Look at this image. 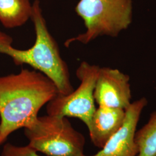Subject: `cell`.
<instances>
[{
	"instance_id": "obj_1",
	"label": "cell",
	"mask_w": 156,
	"mask_h": 156,
	"mask_svg": "<svg viewBox=\"0 0 156 156\" xmlns=\"http://www.w3.org/2000/svg\"><path fill=\"white\" fill-rule=\"evenodd\" d=\"M57 94L54 83L36 70L0 76V146L14 131L31 126Z\"/></svg>"
},
{
	"instance_id": "obj_2",
	"label": "cell",
	"mask_w": 156,
	"mask_h": 156,
	"mask_svg": "<svg viewBox=\"0 0 156 156\" xmlns=\"http://www.w3.org/2000/svg\"><path fill=\"white\" fill-rule=\"evenodd\" d=\"M31 19L36 35L33 46L26 50L16 49L12 45L11 37L0 31V53L9 56L17 66L27 64L44 73L55 84L58 94H69L73 88L68 68L48 28L39 0L33 3Z\"/></svg>"
},
{
	"instance_id": "obj_3",
	"label": "cell",
	"mask_w": 156,
	"mask_h": 156,
	"mask_svg": "<svg viewBox=\"0 0 156 156\" xmlns=\"http://www.w3.org/2000/svg\"><path fill=\"white\" fill-rule=\"evenodd\" d=\"M75 12L83 20L86 31L67 40V47L74 42L88 44L101 37H118L133 22V0H80Z\"/></svg>"
},
{
	"instance_id": "obj_4",
	"label": "cell",
	"mask_w": 156,
	"mask_h": 156,
	"mask_svg": "<svg viewBox=\"0 0 156 156\" xmlns=\"http://www.w3.org/2000/svg\"><path fill=\"white\" fill-rule=\"evenodd\" d=\"M24 134L30 146L48 156L84 155V136L67 117L38 116L31 126L24 128Z\"/></svg>"
},
{
	"instance_id": "obj_5",
	"label": "cell",
	"mask_w": 156,
	"mask_h": 156,
	"mask_svg": "<svg viewBox=\"0 0 156 156\" xmlns=\"http://www.w3.org/2000/svg\"><path fill=\"white\" fill-rule=\"evenodd\" d=\"M100 67L82 62L76 71L80 82L77 89L67 95L57 94L47 104L48 115L73 117L88 127L96 110L94 91Z\"/></svg>"
},
{
	"instance_id": "obj_6",
	"label": "cell",
	"mask_w": 156,
	"mask_h": 156,
	"mask_svg": "<svg viewBox=\"0 0 156 156\" xmlns=\"http://www.w3.org/2000/svg\"><path fill=\"white\" fill-rule=\"evenodd\" d=\"M130 78L120 70L100 67L94 91L99 106L126 109L131 103Z\"/></svg>"
},
{
	"instance_id": "obj_7",
	"label": "cell",
	"mask_w": 156,
	"mask_h": 156,
	"mask_svg": "<svg viewBox=\"0 0 156 156\" xmlns=\"http://www.w3.org/2000/svg\"><path fill=\"white\" fill-rule=\"evenodd\" d=\"M147 100L142 97L131 102L125 109L126 117L123 126L101 151L92 156H138V149L135 141V135L140 116Z\"/></svg>"
},
{
	"instance_id": "obj_8",
	"label": "cell",
	"mask_w": 156,
	"mask_h": 156,
	"mask_svg": "<svg viewBox=\"0 0 156 156\" xmlns=\"http://www.w3.org/2000/svg\"><path fill=\"white\" fill-rule=\"evenodd\" d=\"M125 109L98 106L96 108L88 126L90 140L97 147L102 149L123 126Z\"/></svg>"
},
{
	"instance_id": "obj_9",
	"label": "cell",
	"mask_w": 156,
	"mask_h": 156,
	"mask_svg": "<svg viewBox=\"0 0 156 156\" xmlns=\"http://www.w3.org/2000/svg\"><path fill=\"white\" fill-rule=\"evenodd\" d=\"M30 0H0V22L6 28L20 27L31 18Z\"/></svg>"
},
{
	"instance_id": "obj_10",
	"label": "cell",
	"mask_w": 156,
	"mask_h": 156,
	"mask_svg": "<svg viewBox=\"0 0 156 156\" xmlns=\"http://www.w3.org/2000/svg\"><path fill=\"white\" fill-rule=\"evenodd\" d=\"M135 141L138 146V156H156V110L142 127L136 131Z\"/></svg>"
},
{
	"instance_id": "obj_11",
	"label": "cell",
	"mask_w": 156,
	"mask_h": 156,
	"mask_svg": "<svg viewBox=\"0 0 156 156\" xmlns=\"http://www.w3.org/2000/svg\"><path fill=\"white\" fill-rule=\"evenodd\" d=\"M37 152L28 145L16 146L6 143L2 148L0 156H41Z\"/></svg>"
}]
</instances>
